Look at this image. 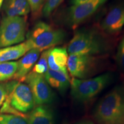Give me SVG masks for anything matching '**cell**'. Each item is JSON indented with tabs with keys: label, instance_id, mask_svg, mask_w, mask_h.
Masks as SVG:
<instances>
[{
	"label": "cell",
	"instance_id": "11",
	"mask_svg": "<svg viewBox=\"0 0 124 124\" xmlns=\"http://www.w3.org/2000/svg\"><path fill=\"white\" fill-rule=\"evenodd\" d=\"M69 53L65 47H53L48 50V64L51 70L69 75L67 64Z\"/></svg>",
	"mask_w": 124,
	"mask_h": 124
},
{
	"label": "cell",
	"instance_id": "5",
	"mask_svg": "<svg viewBox=\"0 0 124 124\" xmlns=\"http://www.w3.org/2000/svg\"><path fill=\"white\" fill-rule=\"evenodd\" d=\"M66 37V33L63 29L39 21L28 34L27 41L32 49H38L43 52L63 43Z\"/></svg>",
	"mask_w": 124,
	"mask_h": 124
},
{
	"label": "cell",
	"instance_id": "9",
	"mask_svg": "<svg viewBox=\"0 0 124 124\" xmlns=\"http://www.w3.org/2000/svg\"><path fill=\"white\" fill-rule=\"evenodd\" d=\"M24 81L32 91L35 105H43L53 101L54 94L44 75L31 71L25 77Z\"/></svg>",
	"mask_w": 124,
	"mask_h": 124
},
{
	"label": "cell",
	"instance_id": "18",
	"mask_svg": "<svg viewBox=\"0 0 124 124\" xmlns=\"http://www.w3.org/2000/svg\"><path fill=\"white\" fill-rule=\"evenodd\" d=\"M0 124H29L27 117L0 113Z\"/></svg>",
	"mask_w": 124,
	"mask_h": 124
},
{
	"label": "cell",
	"instance_id": "12",
	"mask_svg": "<svg viewBox=\"0 0 124 124\" xmlns=\"http://www.w3.org/2000/svg\"><path fill=\"white\" fill-rule=\"evenodd\" d=\"M41 52L39 49L35 48L28 51L17 62V70L13 78V79L20 82L24 81L25 77L38 60Z\"/></svg>",
	"mask_w": 124,
	"mask_h": 124
},
{
	"label": "cell",
	"instance_id": "25",
	"mask_svg": "<svg viewBox=\"0 0 124 124\" xmlns=\"http://www.w3.org/2000/svg\"><path fill=\"white\" fill-rule=\"evenodd\" d=\"M77 124H94L92 122L89 121H85L80 122Z\"/></svg>",
	"mask_w": 124,
	"mask_h": 124
},
{
	"label": "cell",
	"instance_id": "20",
	"mask_svg": "<svg viewBox=\"0 0 124 124\" xmlns=\"http://www.w3.org/2000/svg\"><path fill=\"white\" fill-rule=\"evenodd\" d=\"M63 1L64 0H46L42 10L43 16L45 17H48Z\"/></svg>",
	"mask_w": 124,
	"mask_h": 124
},
{
	"label": "cell",
	"instance_id": "7",
	"mask_svg": "<svg viewBox=\"0 0 124 124\" xmlns=\"http://www.w3.org/2000/svg\"><path fill=\"white\" fill-rule=\"evenodd\" d=\"M100 61L97 56L72 54L68 59V72L73 78L86 79L98 69Z\"/></svg>",
	"mask_w": 124,
	"mask_h": 124
},
{
	"label": "cell",
	"instance_id": "2",
	"mask_svg": "<svg viewBox=\"0 0 124 124\" xmlns=\"http://www.w3.org/2000/svg\"><path fill=\"white\" fill-rule=\"evenodd\" d=\"M93 115L98 124H124V87H116L106 94Z\"/></svg>",
	"mask_w": 124,
	"mask_h": 124
},
{
	"label": "cell",
	"instance_id": "17",
	"mask_svg": "<svg viewBox=\"0 0 124 124\" xmlns=\"http://www.w3.org/2000/svg\"><path fill=\"white\" fill-rule=\"evenodd\" d=\"M17 62L0 63V81H6L13 78L17 70Z\"/></svg>",
	"mask_w": 124,
	"mask_h": 124
},
{
	"label": "cell",
	"instance_id": "15",
	"mask_svg": "<svg viewBox=\"0 0 124 124\" xmlns=\"http://www.w3.org/2000/svg\"><path fill=\"white\" fill-rule=\"evenodd\" d=\"M31 49L32 48L27 41L16 46L0 48V63L18 59Z\"/></svg>",
	"mask_w": 124,
	"mask_h": 124
},
{
	"label": "cell",
	"instance_id": "10",
	"mask_svg": "<svg viewBox=\"0 0 124 124\" xmlns=\"http://www.w3.org/2000/svg\"><path fill=\"white\" fill-rule=\"evenodd\" d=\"M124 26V1L116 4L110 9L101 23V28L108 35H115Z\"/></svg>",
	"mask_w": 124,
	"mask_h": 124
},
{
	"label": "cell",
	"instance_id": "4",
	"mask_svg": "<svg viewBox=\"0 0 124 124\" xmlns=\"http://www.w3.org/2000/svg\"><path fill=\"white\" fill-rule=\"evenodd\" d=\"M113 79L111 72H106L94 78L70 80L71 94L74 100L80 102L89 101L110 84Z\"/></svg>",
	"mask_w": 124,
	"mask_h": 124
},
{
	"label": "cell",
	"instance_id": "8",
	"mask_svg": "<svg viewBox=\"0 0 124 124\" xmlns=\"http://www.w3.org/2000/svg\"><path fill=\"white\" fill-rule=\"evenodd\" d=\"M107 1L108 0H89L71 5L66 12L65 21L71 27H77L90 17Z\"/></svg>",
	"mask_w": 124,
	"mask_h": 124
},
{
	"label": "cell",
	"instance_id": "14",
	"mask_svg": "<svg viewBox=\"0 0 124 124\" xmlns=\"http://www.w3.org/2000/svg\"><path fill=\"white\" fill-rule=\"evenodd\" d=\"M44 77L49 86L56 89L60 93L66 92L70 86L71 79L69 75L63 72L48 69Z\"/></svg>",
	"mask_w": 124,
	"mask_h": 124
},
{
	"label": "cell",
	"instance_id": "3",
	"mask_svg": "<svg viewBox=\"0 0 124 124\" xmlns=\"http://www.w3.org/2000/svg\"><path fill=\"white\" fill-rule=\"evenodd\" d=\"M8 94L0 113L28 117L24 114L32 110L35 103L29 87L21 82L13 81L7 84Z\"/></svg>",
	"mask_w": 124,
	"mask_h": 124
},
{
	"label": "cell",
	"instance_id": "26",
	"mask_svg": "<svg viewBox=\"0 0 124 124\" xmlns=\"http://www.w3.org/2000/svg\"><path fill=\"white\" fill-rule=\"evenodd\" d=\"M4 0H0V9H1V7H2L3 3H4Z\"/></svg>",
	"mask_w": 124,
	"mask_h": 124
},
{
	"label": "cell",
	"instance_id": "13",
	"mask_svg": "<svg viewBox=\"0 0 124 124\" xmlns=\"http://www.w3.org/2000/svg\"><path fill=\"white\" fill-rule=\"evenodd\" d=\"M29 124H55V116L50 108L45 105H38L27 117Z\"/></svg>",
	"mask_w": 124,
	"mask_h": 124
},
{
	"label": "cell",
	"instance_id": "21",
	"mask_svg": "<svg viewBox=\"0 0 124 124\" xmlns=\"http://www.w3.org/2000/svg\"><path fill=\"white\" fill-rule=\"evenodd\" d=\"M29 6H30L31 10L34 16H38L39 15L44 7L46 0H27Z\"/></svg>",
	"mask_w": 124,
	"mask_h": 124
},
{
	"label": "cell",
	"instance_id": "19",
	"mask_svg": "<svg viewBox=\"0 0 124 124\" xmlns=\"http://www.w3.org/2000/svg\"><path fill=\"white\" fill-rule=\"evenodd\" d=\"M48 50L43 51L38 61L34 65L32 72L44 75L49 69L48 64Z\"/></svg>",
	"mask_w": 124,
	"mask_h": 124
},
{
	"label": "cell",
	"instance_id": "6",
	"mask_svg": "<svg viewBox=\"0 0 124 124\" xmlns=\"http://www.w3.org/2000/svg\"><path fill=\"white\" fill-rule=\"evenodd\" d=\"M26 28L25 17H4L0 24V48L23 42L25 38Z\"/></svg>",
	"mask_w": 124,
	"mask_h": 124
},
{
	"label": "cell",
	"instance_id": "24",
	"mask_svg": "<svg viewBox=\"0 0 124 124\" xmlns=\"http://www.w3.org/2000/svg\"><path fill=\"white\" fill-rule=\"evenodd\" d=\"M87 1H89V0H70V2L71 5H75L86 2Z\"/></svg>",
	"mask_w": 124,
	"mask_h": 124
},
{
	"label": "cell",
	"instance_id": "27",
	"mask_svg": "<svg viewBox=\"0 0 124 124\" xmlns=\"http://www.w3.org/2000/svg\"></svg>",
	"mask_w": 124,
	"mask_h": 124
},
{
	"label": "cell",
	"instance_id": "22",
	"mask_svg": "<svg viewBox=\"0 0 124 124\" xmlns=\"http://www.w3.org/2000/svg\"><path fill=\"white\" fill-rule=\"evenodd\" d=\"M116 60L119 67L124 72V35L118 47Z\"/></svg>",
	"mask_w": 124,
	"mask_h": 124
},
{
	"label": "cell",
	"instance_id": "23",
	"mask_svg": "<svg viewBox=\"0 0 124 124\" xmlns=\"http://www.w3.org/2000/svg\"><path fill=\"white\" fill-rule=\"evenodd\" d=\"M8 94L7 84H0V108L4 104Z\"/></svg>",
	"mask_w": 124,
	"mask_h": 124
},
{
	"label": "cell",
	"instance_id": "16",
	"mask_svg": "<svg viewBox=\"0 0 124 124\" xmlns=\"http://www.w3.org/2000/svg\"><path fill=\"white\" fill-rule=\"evenodd\" d=\"M2 7L8 17H25L31 11L27 0H5Z\"/></svg>",
	"mask_w": 124,
	"mask_h": 124
},
{
	"label": "cell",
	"instance_id": "1",
	"mask_svg": "<svg viewBox=\"0 0 124 124\" xmlns=\"http://www.w3.org/2000/svg\"><path fill=\"white\" fill-rule=\"evenodd\" d=\"M110 49L111 44L106 37L92 28H82L76 31L67 48L69 55L92 56L106 54Z\"/></svg>",
	"mask_w": 124,
	"mask_h": 124
}]
</instances>
